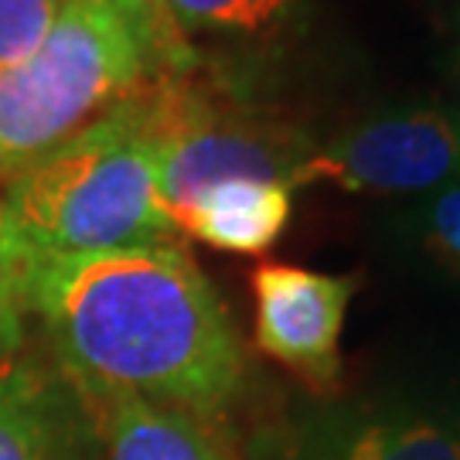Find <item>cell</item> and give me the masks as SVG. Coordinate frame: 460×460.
Returning a JSON list of instances; mask_svg holds the SVG:
<instances>
[{"label": "cell", "instance_id": "1", "mask_svg": "<svg viewBox=\"0 0 460 460\" xmlns=\"http://www.w3.org/2000/svg\"><path fill=\"white\" fill-rule=\"evenodd\" d=\"M24 311L85 402L137 395L205 416L246 376L229 311L178 243L34 263Z\"/></svg>", "mask_w": 460, "mask_h": 460}, {"label": "cell", "instance_id": "2", "mask_svg": "<svg viewBox=\"0 0 460 460\" xmlns=\"http://www.w3.org/2000/svg\"><path fill=\"white\" fill-rule=\"evenodd\" d=\"M4 208L28 270L49 260L171 243L161 150L140 96H127L93 127L17 171Z\"/></svg>", "mask_w": 460, "mask_h": 460}, {"label": "cell", "instance_id": "3", "mask_svg": "<svg viewBox=\"0 0 460 460\" xmlns=\"http://www.w3.org/2000/svg\"><path fill=\"white\" fill-rule=\"evenodd\" d=\"M157 38L113 4H62L41 45L0 72V181L164 72Z\"/></svg>", "mask_w": 460, "mask_h": 460}, {"label": "cell", "instance_id": "4", "mask_svg": "<svg viewBox=\"0 0 460 460\" xmlns=\"http://www.w3.org/2000/svg\"><path fill=\"white\" fill-rule=\"evenodd\" d=\"M137 96L161 150V201L171 222L201 188L222 178H270L294 188L317 150L294 123L243 99L218 96L188 68L150 75Z\"/></svg>", "mask_w": 460, "mask_h": 460}, {"label": "cell", "instance_id": "5", "mask_svg": "<svg viewBox=\"0 0 460 460\" xmlns=\"http://www.w3.org/2000/svg\"><path fill=\"white\" fill-rule=\"evenodd\" d=\"M249 460H460V406L420 399L317 402L260 429Z\"/></svg>", "mask_w": 460, "mask_h": 460}, {"label": "cell", "instance_id": "6", "mask_svg": "<svg viewBox=\"0 0 460 460\" xmlns=\"http://www.w3.org/2000/svg\"><path fill=\"white\" fill-rule=\"evenodd\" d=\"M317 184L351 195H437L460 188V110L368 116L307 157L294 188Z\"/></svg>", "mask_w": 460, "mask_h": 460}, {"label": "cell", "instance_id": "7", "mask_svg": "<svg viewBox=\"0 0 460 460\" xmlns=\"http://www.w3.org/2000/svg\"><path fill=\"white\" fill-rule=\"evenodd\" d=\"M351 296V277L290 263H260L252 270L256 345L314 389H331L341 372V331Z\"/></svg>", "mask_w": 460, "mask_h": 460}, {"label": "cell", "instance_id": "8", "mask_svg": "<svg viewBox=\"0 0 460 460\" xmlns=\"http://www.w3.org/2000/svg\"><path fill=\"white\" fill-rule=\"evenodd\" d=\"M290 215V184L270 178H222L201 188L174 226L222 252H266L283 235Z\"/></svg>", "mask_w": 460, "mask_h": 460}, {"label": "cell", "instance_id": "9", "mask_svg": "<svg viewBox=\"0 0 460 460\" xmlns=\"http://www.w3.org/2000/svg\"><path fill=\"white\" fill-rule=\"evenodd\" d=\"M0 460H79L68 395L11 348H0Z\"/></svg>", "mask_w": 460, "mask_h": 460}, {"label": "cell", "instance_id": "10", "mask_svg": "<svg viewBox=\"0 0 460 460\" xmlns=\"http://www.w3.org/2000/svg\"><path fill=\"white\" fill-rule=\"evenodd\" d=\"M99 412L102 460H229L201 416L137 395L89 402Z\"/></svg>", "mask_w": 460, "mask_h": 460}, {"label": "cell", "instance_id": "11", "mask_svg": "<svg viewBox=\"0 0 460 460\" xmlns=\"http://www.w3.org/2000/svg\"><path fill=\"white\" fill-rule=\"evenodd\" d=\"M154 7L167 34L181 45H188V34L270 41L296 24L304 0H154Z\"/></svg>", "mask_w": 460, "mask_h": 460}, {"label": "cell", "instance_id": "12", "mask_svg": "<svg viewBox=\"0 0 460 460\" xmlns=\"http://www.w3.org/2000/svg\"><path fill=\"white\" fill-rule=\"evenodd\" d=\"M62 0H0V72L31 55L58 17Z\"/></svg>", "mask_w": 460, "mask_h": 460}, {"label": "cell", "instance_id": "13", "mask_svg": "<svg viewBox=\"0 0 460 460\" xmlns=\"http://www.w3.org/2000/svg\"><path fill=\"white\" fill-rule=\"evenodd\" d=\"M24 279H28V266L0 198V348L17 345V331L24 317Z\"/></svg>", "mask_w": 460, "mask_h": 460}, {"label": "cell", "instance_id": "14", "mask_svg": "<svg viewBox=\"0 0 460 460\" xmlns=\"http://www.w3.org/2000/svg\"><path fill=\"white\" fill-rule=\"evenodd\" d=\"M420 229L429 249L460 273V188L437 191L423 201Z\"/></svg>", "mask_w": 460, "mask_h": 460}, {"label": "cell", "instance_id": "15", "mask_svg": "<svg viewBox=\"0 0 460 460\" xmlns=\"http://www.w3.org/2000/svg\"><path fill=\"white\" fill-rule=\"evenodd\" d=\"M62 4H113L119 11H127L133 21H140L144 28H147L154 38H157V45H161V55H164V66L167 68H184L191 62V55H188V45L181 41H174L167 28L161 24V17H157V7H154V0H62Z\"/></svg>", "mask_w": 460, "mask_h": 460}]
</instances>
